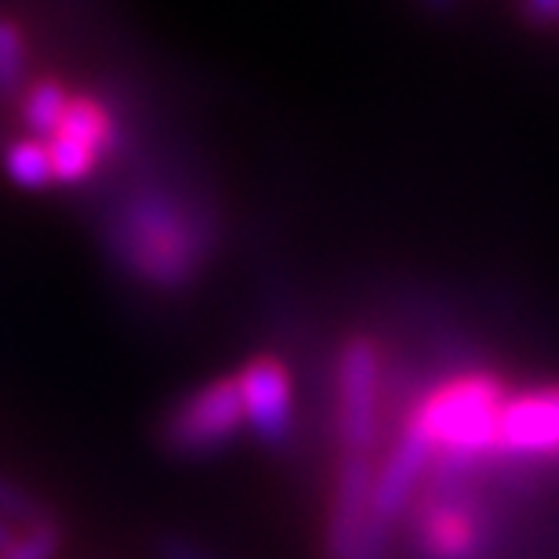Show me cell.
Instances as JSON below:
<instances>
[{"label": "cell", "instance_id": "cell-14", "mask_svg": "<svg viewBox=\"0 0 559 559\" xmlns=\"http://www.w3.org/2000/svg\"><path fill=\"white\" fill-rule=\"evenodd\" d=\"M62 538H66L62 527L48 516V520L33 523V527H26L22 534H15V542L0 552V559H55L62 549Z\"/></svg>", "mask_w": 559, "mask_h": 559}, {"label": "cell", "instance_id": "cell-16", "mask_svg": "<svg viewBox=\"0 0 559 559\" xmlns=\"http://www.w3.org/2000/svg\"><path fill=\"white\" fill-rule=\"evenodd\" d=\"M153 556L156 559H222V556H215L211 549H204L200 542L186 538V534H156Z\"/></svg>", "mask_w": 559, "mask_h": 559}, {"label": "cell", "instance_id": "cell-4", "mask_svg": "<svg viewBox=\"0 0 559 559\" xmlns=\"http://www.w3.org/2000/svg\"><path fill=\"white\" fill-rule=\"evenodd\" d=\"M371 484V454L342 451L331 484L328 534H323L328 559H389V534H393V527L374 516Z\"/></svg>", "mask_w": 559, "mask_h": 559}, {"label": "cell", "instance_id": "cell-2", "mask_svg": "<svg viewBox=\"0 0 559 559\" xmlns=\"http://www.w3.org/2000/svg\"><path fill=\"white\" fill-rule=\"evenodd\" d=\"M509 396L506 378L495 371H462L443 378L418 400L407 429L418 432L432 454H443L447 462H476L484 454H495L498 415Z\"/></svg>", "mask_w": 559, "mask_h": 559}, {"label": "cell", "instance_id": "cell-6", "mask_svg": "<svg viewBox=\"0 0 559 559\" xmlns=\"http://www.w3.org/2000/svg\"><path fill=\"white\" fill-rule=\"evenodd\" d=\"M411 552L415 559H484L490 552V516L465 490L429 487L411 512Z\"/></svg>", "mask_w": 559, "mask_h": 559}, {"label": "cell", "instance_id": "cell-9", "mask_svg": "<svg viewBox=\"0 0 559 559\" xmlns=\"http://www.w3.org/2000/svg\"><path fill=\"white\" fill-rule=\"evenodd\" d=\"M495 451L516 457H559V385H538L506 396Z\"/></svg>", "mask_w": 559, "mask_h": 559}, {"label": "cell", "instance_id": "cell-8", "mask_svg": "<svg viewBox=\"0 0 559 559\" xmlns=\"http://www.w3.org/2000/svg\"><path fill=\"white\" fill-rule=\"evenodd\" d=\"M233 378H237L243 425H251L265 447H284L295 432V385L287 364L273 353H254Z\"/></svg>", "mask_w": 559, "mask_h": 559}, {"label": "cell", "instance_id": "cell-19", "mask_svg": "<svg viewBox=\"0 0 559 559\" xmlns=\"http://www.w3.org/2000/svg\"><path fill=\"white\" fill-rule=\"evenodd\" d=\"M425 4H432V8H451L454 0H425Z\"/></svg>", "mask_w": 559, "mask_h": 559}, {"label": "cell", "instance_id": "cell-3", "mask_svg": "<svg viewBox=\"0 0 559 559\" xmlns=\"http://www.w3.org/2000/svg\"><path fill=\"white\" fill-rule=\"evenodd\" d=\"M334 432L342 451L371 454L382 436V345L356 331L334 360Z\"/></svg>", "mask_w": 559, "mask_h": 559}, {"label": "cell", "instance_id": "cell-13", "mask_svg": "<svg viewBox=\"0 0 559 559\" xmlns=\"http://www.w3.org/2000/svg\"><path fill=\"white\" fill-rule=\"evenodd\" d=\"M29 73V44L19 22L0 19V95H19Z\"/></svg>", "mask_w": 559, "mask_h": 559}, {"label": "cell", "instance_id": "cell-18", "mask_svg": "<svg viewBox=\"0 0 559 559\" xmlns=\"http://www.w3.org/2000/svg\"><path fill=\"white\" fill-rule=\"evenodd\" d=\"M11 542H15V531H11V523L0 520V552H4Z\"/></svg>", "mask_w": 559, "mask_h": 559}, {"label": "cell", "instance_id": "cell-10", "mask_svg": "<svg viewBox=\"0 0 559 559\" xmlns=\"http://www.w3.org/2000/svg\"><path fill=\"white\" fill-rule=\"evenodd\" d=\"M432 462V447L421 440L418 432H404L400 443H393V451L382 462V468H374V484H371V509L382 523H393L400 516H407L415 506V490L425 479V468Z\"/></svg>", "mask_w": 559, "mask_h": 559}, {"label": "cell", "instance_id": "cell-5", "mask_svg": "<svg viewBox=\"0 0 559 559\" xmlns=\"http://www.w3.org/2000/svg\"><path fill=\"white\" fill-rule=\"evenodd\" d=\"M243 429V407L237 393V378H215V382L186 393L167 411L156 440L175 457H207L229 447Z\"/></svg>", "mask_w": 559, "mask_h": 559}, {"label": "cell", "instance_id": "cell-12", "mask_svg": "<svg viewBox=\"0 0 559 559\" xmlns=\"http://www.w3.org/2000/svg\"><path fill=\"white\" fill-rule=\"evenodd\" d=\"M4 167H8L11 182L22 186V189H48L55 182L48 145H44L40 139L11 142L8 153H4Z\"/></svg>", "mask_w": 559, "mask_h": 559}, {"label": "cell", "instance_id": "cell-15", "mask_svg": "<svg viewBox=\"0 0 559 559\" xmlns=\"http://www.w3.org/2000/svg\"><path fill=\"white\" fill-rule=\"evenodd\" d=\"M0 520L19 523V527H33V523L48 520V509H44L33 495H26L22 487L8 484V479L0 476Z\"/></svg>", "mask_w": 559, "mask_h": 559}, {"label": "cell", "instance_id": "cell-1", "mask_svg": "<svg viewBox=\"0 0 559 559\" xmlns=\"http://www.w3.org/2000/svg\"><path fill=\"white\" fill-rule=\"evenodd\" d=\"M109 243L131 276L156 290H182L200 276L211 251L207 222L160 189H142L117 207Z\"/></svg>", "mask_w": 559, "mask_h": 559}, {"label": "cell", "instance_id": "cell-11", "mask_svg": "<svg viewBox=\"0 0 559 559\" xmlns=\"http://www.w3.org/2000/svg\"><path fill=\"white\" fill-rule=\"evenodd\" d=\"M70 95H73L70 87L62 81H55V76H40V81L22 87V120H26V128L33 135L48 139L51 131L59 128L66 106H70Z\"/></svg>", "mask_w": 559, "mask_h": 559}, {"label": "cell", "instance_id": "cell-7", "mask_svg": "<svg viewBox=\"0 0 559 559\" xmlns=\"http://www.w3.org/2000/svg\"><path fill=\"white\" fill-rule=\"evenodd\" d=\"M120 128L109 106L95 95H70V106L44 145L51 156V175L62 186H81L95 175V167L117 150Z\"/></svg>", "mask_w": 559, "mask_h": 559}, {"label": "cell", "instance_id": "cell-17", "mask_svg": "<svg viewBox=\"0 0 559 559\" xmlns=\"http://www.w3.org/2000/svg\"><path fill=\"white\" fill-rule=\"evenodd\" d=\"M520 8L538 26H556L559 22V0H520Z\"/></svg>", "mask_w": 559, "mask_h": 559}]
</instances>
